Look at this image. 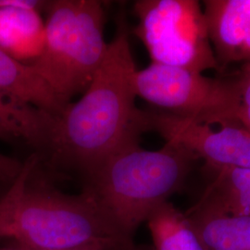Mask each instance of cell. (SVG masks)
<instances>
[{
  "instance_id": "21",
  "label": "cell",
  "mask_w": 250,
  "mask_h": 250,
  "mask_svg": "<svg viewBox=\"0 0 250 250\" xmlns=\"http://www.w3.org/2000/svg\"><path fill=\"white\" fill-rule=\"evenodd\" d=\"M7 242V241H5ZM0 250H24L14 243L9 242L6 246H0Z\"/></svg>"
},
{
  "instance_id": "16",
  "label": "cell",
  "mask_w": 250,
  "mask_h": 250,
  "mask_svg": "<svg viewBox=\"0 0 250 250\" xmlns=\"http://www.w3.org/2000/svg\"><path fill=\"white\" fill-rule=\"evenodd\" d=\"M236 80L241 91V102L243 100L250 99V62L244 65Z\"/></svg>"
},
{
  "instance_id": "19",
  "label": "cell",
  "mask_w": 250,
  "mask_h": 250,
  "mask_svg": "<svg viewBox=\"0 0 250 250\" xmlns=\"http://www.w3.org/2000/svg\"><path fill=\"white\" fill-rule=\"evenodd\" d=\"M18 246V245H17ZM20 247V246H19ZM21 249L24 250H31L24 249L22 247H21ZM120 250L117 248L111 247V246H107V245H102V244H94V245H88V246H83L80 248H75V249H70V250Z\"/></svg>"
},
{
  "instance_id": "20",
  "label": "cell",
  "mask_w": 250,
  "mask_h": 250,
  "mask_svg": "<svg viewBox=\"0 0 250 250\" xmlns=\"http://www.w3.org/2000/svg\"><path fill=\"white\" fill-rule=\"evenodd\" d=\"M0 138L4 139V140L15 139L12 134L1 123H0Z\"/></svg>"
},
{
  "instance_id": "13",
  "label": "cell",
  "mask_w": 250,
  "mask_h": 250,
  "mask_svg": "<svg viewBox=\"0 0 250 250\" xmlns=\"http://www.w3.org/2000/svg\"><path fill=\"white\" fill-rule=\"evenodd\" d=\"M214 170L215 178L197 205L250 218V168Z\"/></svg>"
},
{
  "instance_id": "10",
  "label": "cell",
  "mask_w": 250,
  "mask_h": 250,
  "mask_svg": "<svg viewBox=\"0 0 250 250\" xmlns=\"http://www.w3.org/2000/svg\"><path fill=\"white\" fill-rule=\"evenodd\" d=\"M0 91L14 100L56 117L68 105L59 99L29 63L19 62L1 48Z\"/></svg>"
},
{
  "instance_id": "5",
  "label": "cell",
  "mask_w": 250,
  "mask_h": 250,
  "mask_svg": "<svg viewBox=\"0 0 250 250\" xmlns=\"http://www.w3.org/2000/svg\"><path fill=\"white\" fill-rule=\"evenodd\" d=\"M134 11L138 19L134 34L151 63L201 73L220 66L197 0H139Z\"/></svg>"
},
{
  "instance_id": "1",
  "label": "cell",
  "mask_w": 250,
  "mask_h": 250,
  "mask_svg": "<svg viewBox=\"0 0 250 250\" xmlns=\"http://www.w3.org/2000/svg\"><path fill=\"white\" fill-rule=\"evenodd\" d=\"M136 72L128 27L125 18H120L88 87L57 116L47 149L54 164L88 176L115 152L139 143L146 128L144 110L135 105Z\"/></svg>"
},
{
  "instance_id": "15",
  "label": "cell",
  "mask_w": 250,
  "mask_h": 250,
  "mask_svg": "<svg viewBox=\"0 0 250 250\" xmlns=\"http://www.w3.org/2000/svg\"><path fill=\"white\" fill-rule=\"evenodd\" d=\"M23 162L0 153V182L12 183L22 169Z\"/></svg>"
},
{
  "instance_id": "6",
  "label": "cell",
  "mask_w": 250,
  "mask_h": 250,
  "mask_svg": "<svg viewBox=\"0 0 250 250\" xmlns=\"http://www.w3.org/2000/svg\"><path fill=\"white\" fill-rule=\"evenodd\" d=\"M137 97L161 111L209 125H239L241 91L236 78L222 80L201 72L151 63L135 75Z\"/></svg>"
},
{
  "instance_id": "4",
  "label": "cell",
  "mask_w": 250,
  "mask_h": 250,
  "mask_svg": "<svg viewBox=\"0 0 250 250\" xmlns=\"http://www.w3.org/2000/svg\"><path fill=\"white\" fill-rule=\"evenodd\" d=\"M46 9L44 48L29 64L69 104L88 87L105 59L104 9L96 0H57Z\"/></svg>"
},
{
  "instance_id": "12",
  "label": "cell",
  "mask_w": 250,
  "mask_h": 250,
  "mask_svg": "<svg viewBox=\"0 0 250 250\" xmlns=\"http://www.w3.org/2000/svg\"><path fill=\"white\" fill-rule=\"evenodd\" d=\"M57 117L21 103L0 91V123L14 136L36 148L47 150Z\"/></svg>"
},
{
  "instance_id": "8",
  "label": "cell",
  "mask_w": 250,
  "mask_h": 250,
  "mask_svg": "<svg viewBox=\"0 0 250 250\" xmlns=\"http://www.w3.org/2000/svg\"><path fill=\"white\" fill-rule=\"evenodd\" d=\"M47 3L0 0V48L21 62H32L45 45V21L40 10Z\"/></svg>"
},
{
  "instance_id": "17",
  "label": "cell",
  "mask_w": 250,
  "mask_h": 250,
  "mask_svg": "<svg viewBox=\"0 0 250 250\" xmlns=\"http://www.w3.org/2000/svg\"><path fill=\"white\" fill-rule=\"evenodd\" d=\"M238 124L250 131V99L243 100L238 113Z\"/></svg>"
},
{
  "instance_id": "14",
  "label": "cell",
  "mask_w": 250,
  "mask_h": 250,
  "mask_svg": "<svg viewBox=\"0 0 250 250\" xmlns=\"http://www.w3.org/2000/svg\"><path fill=\"white\" fill-rule=\"evenodd\" d=\"M146 223L156 250H206L187 214L169 201L156 208Z\"/></svg>"
},
{
  "instance_id": "11",
  "label": "cell",
  "mask_w": 250,
  "mask_h": 250,
  "mask_svg": "<svg viewBox=\"0 0 250 250\" xmlns=\"http://www.w3.org/2000/svg\"><path fill=\"white\" fill-rule=\"evenodd\" d=\"M186 214L206 250H250V218L199 205Z\"/></svg>"
},
{
  "instance_id": "18",
  "label": "cell",
  "mask_w": 250,
  "mask_h": 250,
  "mask_svg": "<svg viewBox=\"0 0 250 250\" xmlns=\"http://www.w3.org/2000/svg\"><path fill=\"white\" fill-rule=\"evenodd\" d=\"M250 62V32L248 36L246 37L244 43L242 44L241 47L236 56L235 62Z\"/></svg>"
},
{
  "instance_id": "9",
  "label": "cell",
  "mask_w": 250,
  "mask_h": 250,
  "mask_svg": "<svg viewBox=\"0 0 250 250\" xmlns=\"http://www.w3.org/2000/svg\"><path fill=\"white\" fill-rule=\"evenodd\" d=\"M203 10L219 65L235 62L250 32V0H207Z\"/></svg>"
},
{
  "instance_id": "3",
  "label": "cell",
  "mask_w": 250,
  "mask_h": 250,
  "mask_svg": "<svg viewBox=\"0 0 250 250\" xmlns=\"http://www.w3.org/2000/svg\"><path fill=\"white\" fill-rule=\"evenodd\" d=\"M196 158L174 144L158 150L139 143L115 152L88 176L84 189L127 237L183 186Z\"/></svg>"
},
{
  "instance_id": "2",
  "label": "cell",
  "mask_w": 250,
  "mask_h": 250,
  "mask_svg": "<svg viewBox=\"0 0 250 250\" xmlns=\"http://www.w3.org/2000/svg\"><path fill=\"white\" fill-rule=\"evenodd\" d=\"M37 153L0 199V242L31 250H64L102 244L120 250H138L83 190L62 193L34 180Z\"/></svg>"
},
{
  "instance_id": "7",
  "label": "cell",
  "mask_w": 250,
  "mask_h": 250,
  "mask_svg": "<svg viewBox=\"0 0 250 250\" xmlns=\"http://www.w3.org/2000/svg\"><path fill=\"white\" fill-rule=\"evenodd\" d=\"M146 131L157 132L166 141L202 159L213 170L250 168V131L240 125L197 123L164 111L144 110Z\"/></svg>"
}]
</instances>
